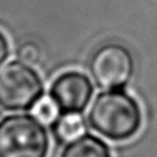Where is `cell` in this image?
<instances>
[{
	"label": "cell",
	"instance_id": "obj_1",
	"mask_svg": "<svg viewBox=\"0 0 157 157\" xmlns=\"http://www.w3.org/2000/svg\"><path fill=\"white\" fill-rule=\"evenodd\" d=\"M87 119L101 136L112 141H125L140 130L142 112L137 101L121 88L107 90L96 96Z\"/></svg>",
	"mask_w": 157,
	"mask_h": 157
},
{
	"label": "cell",
	"instance_id": "obj_2",
	"mask_svg": "<svg viewBox=\"0 0 157 157\" xmlns=\"http://www.w3.org/2000/svg\"><path fill=\"white\" fill-rule=\"evenodd\" d=\"M49 136L43 121L31 114L0 120V157H47Z\"/></svg>",
	"mask_w": 157,
	"mask_h": 157
},
{
	"label": "cell",
	"instance_id": "obj_3",
	"mask_svg": "<svg viewBox=\"0 0 157 157\" xmlns=\"http://www.w3.org/2000/svg\"><path fill=\"white\" fill-rule=\"evenodd\" d=\"M44 85L38 72L21 60L0 69V108L20 112L33 108L43 97Z\"/></svg>",
	"mask_w": 157,
	"mask_h": 157
},
{
	"label": "cell",
	"instance_id": "obj_4",
	"mask_svg": "<svg viewBox=\"0 0 157 157\" xmlns=\"http://www.w3.org/2000/svg\"><path fill=\"white\" fill-rule=\"evenodd\" d=\"M90 72L94 82L102 88H123L130 81L134 72L132 55L121 44H104L93 53Z\"/></svg>",
	"mask_w": 157,
	"mask_h": 157
},
{
	"label": "cell",
	"instance_id": "obj_5",
	"mask_svg": "<svg viewBox=\"0 0 157 157\" xmlns=\"http://www.w3.org/2000/svg\"><path fill=\"white\" fill-rule=\"evenodd\" d=\"M93 85L87 75L80 71H65L53 81L49 98L60 114L82 113L91 101Z\"/></svg>",
	"mask_w": 157,
	"mask_h": 157
},
{
	"label": "cell",
	"instance_id": "obj_6",
	"mask_svg": "<svg viewBox=\"0 0 157 157\" xmlns=\"http://www.w3.org/2000/svg\"><path fill=\"white\" fill-rule=\"evenodd\" d=\"M59 157H112L109 146L92 134H82L64 146Z\"/></svg>",
	"mask_w": 157,
	"mask_h": 157
},
{
	"label": "cell",
	"instance_id": "obj_7",
	"mask_svg": "<svg viewBox=\"0 0 157 157\" xmlns=\"http://www.w3.org/2000/svg\"><path fill=\"white\" fill-rule=\"evenodd\" d=\"M85 130V123L80 113L61 114L55 125V132L61 140L70 141L80 135Z\"/></svg>",
	"mask_w": 157,
	"mask_h": 157
},
{
	"label": "cell",
	"instance_id": "obj_8",
	"mask_svg": "<svg viewBox=\"0 0 157 157\" xmlns=\"http://www.w3.org/2000/svg\"><path fill=\"white\" fill-rule=\"evenodd\" d=\"M56 110L58 109L50 98H43L34 105V115L43 123L52 121Z\"/></svg>",
	"mask_w": 157,
	"mask_h": 157
},
{
	"label": "cell",
	"instance_id": "obj_9",
	"mask_svg": "<svg viewBox=\"0 0 157 157\" xmlns=\"http://www.w3.org/2000/svg\"><path fill=\"white\" fill-rule=\"evenodd\" d=\"M18 59L26 64H36L40 58L39 48L34 43H25L22 44L17 50Z\"/></svg>",
	"mask_w": 157,
	"mask_h": 157
},
{
	"label": "cell",
	"instance_id": "obj_10",
	"mask_svg": "<svg viewBox=\"0 0 157 157\" xmlns=\"http://www.w3.org/2000/svg\"><path fill=\"white\" fill-rule=\"evenodd\" d=\"M9 56V42L5 34L0 31V66Z\"/></svg>",
	"mask_w": 157,
	"mask_h": 157
}]
</instances>
